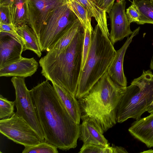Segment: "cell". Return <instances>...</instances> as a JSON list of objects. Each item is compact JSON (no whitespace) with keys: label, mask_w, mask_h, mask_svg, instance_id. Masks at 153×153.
I'll return each mask as SVG.
<instances>
[{"label":"cell","mask_w":153,"mask_h":153,"mask_svg":"<svg viewBox=\"0 0 153 153\" xmlns=\"http://www.w3.org/2000/svg\"><path fill=\"white\" fill-rule=\"evenodd\" d=\"M0 32L8 33L13 35L23 44L22 39L18 33L16 27L12 23L5 24L0 22Z\"/></svg>","instance_id":"28"},{"label":"cell","mask_w":153,"mask_h":153,"mask_svg":"<svg viewBox=\"0 0 153 153\" xmlns=\"http://www.w3.org/2000/svg\"><path fill=\"white\" fill-rule=\"evenodd\" d=\"M84 32L82 27L68 46L55 56L46 54L39 61L46 80L75 97L81 70Z\"/></svg>","instance_id":"3"},{"label":"cell","mask_w":153,"mask_h":153,"mask_svg":"<svg viewBox=\"0 0 153 153\" xmlns=\"http://www.w3.org/2000/svg\"><path fill=\"white\" fill-rule=\"evenodd\" d=\"M116 51L110 38L103 34L97 24L92 33L91 45L86 62L81 70L76 99L87 94L107 71Z\"/></svg>","instance_id":"4"},{"label":"cell","mask_w":153,"mask_h":153,"mask_svg":"<svg viewBox=\"0 0 153 153\" xmlns=\"http://www.w3.org/2000/svg\"><path fill=\"white\" fill-rule=\"evenodd\" d=\"M126 2L117 0L108 13L111 21L109 38L114 45L132 33L125 12Z\"/></svg>","instance_id":"10"},{"label":"cell","mask_w":153,"mask_h":153,"mask_svg":"<svg viewBox=\"0 0 153 153\" xmlns=\"http://www.w3.org/2000/svg\"><path fill=\"white\" fill-rule=\"evenodd\" d=\"M0 22L5 24L12 23L8 5H0Z\"/></svg>","instance_id":"29"},{"label":"cell","mask_w":153,"mask_h":153,"mask_svg":"<svg viewBox=\"0 0 153 153\" xmlns=\"http://www.w3.org/2000/svg\"><path fill=\"white\" fill-rule=\"evenodd\" d=\"M82 121L79 125V138L83 142V145H106L108 143L103 134L92 121L89 120Z\"/></svg>","instance_id":"15"},{"label":"cell","mask_w":153,"mask_h":153,"mask_svg":"<svg viewBox=\"0 0 153 153\" xmlns=\"http://www.w3.org/2000/svg\"><path fill=\"white\" fill-rule=\"evenodd\" d=\"M126 88L115 83L107 72L88 92L77 100L82 120L92 121L103 134L117 123L118 107Z\"/></svg>","instance_id":"2"},{"label":"cell","mask_w":153,"mask_h":153,"mask_svg":"<svg viewBox=\"0 0 153 153\" xmlns=\"http://www.w3.org/2000/svg\"><path fill=\"white\" fill-rule=\"evenodd\" d=\"M121 0V1H125V0Z\"/></svg>","instance_id":"34"},{"label":"cell","mask_w":153,"mask_h":153,"mask_svg":"<svg viewBox=\"0 0 153 153\" xmlns=\"http://www.w3.org/2000/svg\"><path fill=\"white\" fill-rule=\"evenodd\" d=\"M128 131L135 138L150 148L153 147V113L132 123Z\"/></svg>","instance_id":"14"},{"label":"cell","mask_w":153,"mask_h":153,"mask_svg":"<svg viewBox=\"0 0 153 153\" xmlns=\"http://www.w3.org/2000/svg\"><path fill=\"white\" fill-rule=\"evenodd\" d=\"M150 67L151 69L153 70V55L151 60Z\"/></svg>","instance_id":"32"},{"label":"cell","mask_w":153,"mask_h":153,"mask_svg":"<svg viewBox=\"0 0 153 153\" xmlns=\"http://www.w3.org/2000/svg\"><path fill=\"white\" fill-rule=\"evenodd\" d=\"M30 92L45 141L63 150L76 148L80 124L72 119L53 86L46 80Z\"/></svg>","instance_id":"1"},{"label":"cell","mask_w":153,"mask_h":153,"mask_svg":"<svg viewBox=\"0 0 153 153\" xmlns=\"http://www.w3.org/2000/svg\"><path fill=\"white\" fill-rule=\"evenodd\" d=\"M68 0H28L27 24L36 37L55 10Z\"/></svg>","instance_id":"9"},{"label":"cell","mask_w":153,"mask_h":153,"mask_svg":"<svg viewBox=\"0 0 153 153\" xmlns=\"http://www.w3.org/2000/svg\"><path fill=\"white\" fill-rule=\"evenodd\" d=\"M57 148L46 141H42L36 145L25 146L22 153H58Z\"/></svg>","instance_id":"24"},{"label":"cell","mask_w":153,"mask_h":153,"mask_svg":"<svg viewBox=\"0 0 153 153\" xmlns=\"http://www.w3.org/2000/svg\"><path fill=\"white\" fill-rule=\"evenodd\" d=\"M13 0H0V5H9Z\"/></svg>","instance_id":"31"},{"label":"cell","mask_w":153,"mask_h":153,"mask_svg":"<svg viewBox=\"0 0 153 153\" xmlns=\"http://www.w3.org/2000/svg\"><path fill=\"white\" fill-rule=\"evenodd\" d=\"M15 91L16 112L22 117L37 133L42 141L44 133L36 116L30 90L28 89L25 78L13 77L11 79Z\"/></svg>","instance_id":"8"},{"label":"cell","mask_w":153,"mask_h":153,"mask_svg":"<svg viewBox=\"0 0 153 153\" xmlns=\"http://www.w3.org/2000/svg\"><path fill=\"white\" fill-rule=\"evenodd\" d=\"M137 7L140 16L137 24H153V0H133Z\"/></svg>","instance_id":"21"},{"label":"cell","mask_w":153,"mask_h":153,"mask_svg":"<svg viewBox=\"0 0 153 153\" xmlns=\"http://www.w3.org/2000/svg\"><path fill=\"white\" fill-rule=\"evenodd\" d=\"M115 0H93L101 9L108 13L112 7Z\"/></svg>","instance_id":"30"},{"label":"cell","mask_w":153,"mask_h":153,"mask_svg":"<svg viewBox=\"0 0 153 153\" xmlns=\"http://www.w3.org/2000/svg\"><path fill=\"white\" fill-rule=\"evenodd\" d=\"M140 28V27H138L134 30L130 36L128 37L122 47L116 51L115 56L107 71L111 79L118 85L123 88H126L127 85V79L123 69L124 56L133 38L138 34Z\"/></svg>","instance_id":"12"},{"label":"cell","mask_w":153,"mask_h":153,"mask_svg":"<svg viewBox=\"0 0 153 153\" xmlns=\"http://www.w3.org/2000/svg\"><path fill=\"white\" fill-rule=\"evenodd\" d=\"M8 6L12 22L15 27L28 24V0H13Z\"/></svg>","instance_id":"19"},{"label":"cell","mask_w":153,"mask_h":153,"mask_svg":"<svg viewBox=\"0 0 153 153\" xmlns=\"http://www.w3.org/2000/svg\"><path fill=\"white\" fill-rule=\"evenodd\" d=\"M69 7L79 20L84 29L88 28L94 29L91 25V18L87 10L75 0H68Z\"/></svg>","instance_id":"22"},{"label":"cell","mask_w":153,"mask_h":153,"mask_svg":"<svg viewBox=\"0 0 153 153\" xmlns=\"http://www.w3.org/2000/svg\"><path fill=\"white\" fill-rule=\"evenodd\" d=\"M126 13L130 24L132 22L137 24L139 22L140 14L137 7L133 1L131 5L126 9Z\"/></svg>","instance_id":"27"},{"label":"cell","mask_w":153,"mask_h":153,"mask_svg":"<svg viewBox=\"0 0 153 153\" xmlns=\"http://www.w3.org/2000/svg\"><path fill=\"white\" fill-rule=\"evenodd\" d=\"M0 132L9 139L24 146L36 145L42 141L35 130L16 113L10 117L0 120Z\"/></svg>","instance_id":"7"},{"label":"cell","mask_w":153,"mask_h":153,"mask_svg":"<svg viewBox=\"0 0 153 153\" xmlns=\"http://www.w3.org/2000/svg\"><path fill=\"white\" fill-rule=\"evenodd\" d=\"M79 153H125L126 150L121 146H110L108 143L106 145L95 144L83 145Z\"/></svg>","instance_id":"23"},{"label":"cell","mask_w":153,"mask_h":153,"mask_svg":"<svg viewBox=\"0 0 153 153\" xmlns=\"http://www.w3.org/2000/svg\"><path fill=\"white\" fill-rule=\"evenodd\" d=\"M15 102L8 100L2 95L0 96V119L8 118L14 113Z\"/></svg>","instance_id":"25"},{"label":"cell","mask_w":153,"mask_h":153,"mask_svg":"<svg viewBox=\"0 0 153 153\" xmlns=\"http://www.w3.org/2000/svg\"><path fill=\"white\" fill-rule=\"evenodd\" d=\"M23 44L13 35L0 32V69L22 58Z\"/></svg>","instance_id":"11"},{"label":"cell","mask_w":153,"mask_h":153,"mask_svg":"<svg viewBox=\"0 0 153 153\" xmlns=\"http://www.w3.org/2000/svg\"><path fill=\"white\" fill-rule=\"evenodd\" d=\"M87 11L90 17L95 18L103 34L109 38L106 12L100 8L93 0H75Z\"/></svg>","instance_id":"18"},{"label":"cell","mask_w":153,"mask_h":153,"mask_svg":"<svg viewBox=\"0 0 153 153\" xmlns=\"http://www.w3.org/2000/svg\"><path fill=\"white\" fill-rule=\"evenodd\" d=\"M83 27L77 18L67 29L63 34L47 51L46 55L55 56L59 54L70 44Z\"/></svg>","instance_id":"16"},{"label":"cell","mask_w":153,"mask_h":153,"mask_svg":"<svg viewBox=\"0 0 153 153\" xmlns=\"http://www.w3.org/2000/svg\"><path fill=\"white\" fill-rule=\"evenodd\" d=\"M77 19L68 1L56 9L37 36L41 51H47Z\"/></svg>","instance_id":"6"},{"label":"cell","mask_w":153,"mask_h":153,"mask_svg":"<svg viewBox=\"0 0 153 153\" xmlns=\"http://www.w3.org/2000/svg\"><path fill=\"white\" fill-rule=\"evenodd\" d=\"M38 66V63L34 57H22L19 61L0 69V76L24 78L31 76L36 71Z\"/></svg>","instance_id":"13"},{"label":"cell","mask_w":153,"mask_h":153,"mask_svg":"<svg viewBox=\"0 0 153 153\" xmlns=\"http://www.w3.org/2000/svg\"><path fill=\"white\" fill-rule=\"evenodd\" d=\"M141 153H153V150L150 149L148 150L143 151L142 152H141Z\"/></svg>","instance_id":"33"},{"label":"cell","mask_w":153,"mask_h":153,"mask_svg":"<svg viewBox=\"0 0 153 153\" xmlns=\"http://www.w3.org/2000/svg\"><path fill=\"white\" fill-rule=\"evenodd\" d=\"M16 31L22 39L23 51L27 50L32 51L39 57L42 53L37 37L32 28L27 24L16 27Z\"/></svg>","instance_id":"20"},{"label":"cell","mask_w":153,"mask_h":153,"mask_svg":"<svg viewBox=\"0 0 153 153\" xmlns=\"http://www.w3.org/2000/svg\"><path fill=\"white\" fill-rule=\"evenodd\" d=\"M52 84L72 119L76 123L80 124L81 111L77 100L64 88L54 83Z\"/></svg>","instance_id":"17"},{"label":"cell","mask_w":153,"mask_h":153,"mask_svg":"<svg viewBox=\"0 0 153 153\" xmlns=\"http://www.w3.org/2000/svg\"><path fill=\"white\" fill-rule=\"evenodd\" d=\"M147 111L153 113V74L143 70L126 88L117 108V122L122 123L129 118L137 120Z\"/></svg>","instance_id":"5"},{"label":"cell","mask_w":153,"mask_h":153,"mask_svg":"<svg viewBox=\"0 0 153 153\" xmlns=\"http://www.w3.org/2000/svg\"><path fill=\"white\" fill-rule=\"evenodd\" d=\"M84 30V37L81 70L84 65L91 47L92 33L94 31L87 28Z\"/></svg>","instance_id":"26"},{"label":"cell","mask_w":153,"mask_h":153,"mask_svg":"<svg viewBox=\"0 0 153 153\" xmlns=\"http://www.w3.org/2000/svg\"></svg>","instance_id":"35"}]
</instances>
